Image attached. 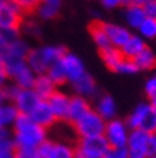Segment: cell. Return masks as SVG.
<instances>
[{"instance_id":"8fae6325","label":"cell","mask_w":156,"mask_h":158,"mask_svg":"<svg viewBox=\"0 0 156 158\" xmlns=\"http://www.w3.org/2000/svg\"><path fill=\"white\" fill-rule=\"evenodd\" d=\"M60 65H62L63 72H65L66 81L70 83H73L74 81H78L80 76H83L86 73L83 62L76 55L69 53V52H66L63 55V58L60 59Z\"/></svg>"},{"instance_id":"ee69618b","label":"cell","mask_w":156,"mask_h":158,"mask_svg":"<svg viewBox=\"0 0 156 158\" xmlns=\"http://www.w3.org/2000/svg\"><path fill=\"white\" fill-rule=\"evenodd\" d=\"M120 4H123V6H130V4H133V0H120Z\"/></svg>"},{"instance_id":"7a4b0ae2","label":"cell","mask_w":156,"mask_h":158,"mask_svg":"<svg viewBox=\"0 0 156 158\" xmlns=\"http://www.w3.org/2000/svg\"><path fill=\"white\" fill-rule=\"evenodd\" d=\"M66 53L63 46H42L29 52L26 62L36 75H42L49 71V68L59 62Z\"/></svg>"},{"instance_id":"277c9868","label":"cell","mask_w":156,"mask_h":158,"mask_svg":"<svg viewBox=\"0 0 156 158\" xmlns=\"http://www.w3.org/2000/svg\"><path fill=\"white\" fill-rule=\"evenodd\" d=\"M73 131L76 134L78 139L80 138H90V137H99L105 134L106 129V121L103 119L96 111L90 109L87 114H85L80 119L72 124Z\"/></svg>"},{"instance_id":"8992f818","label":"cell","mask_w":156,"mask_h":158,"mask_svg":"<svg viewBox=\"0 0 156 158\" xmlns=\"http://www.w3.org/2000/svg\"><path fill=\"white\" fill-rule=\"evenodd\" d=\"M103 135L109 142L110 148H126L129 132H127V125L123 121L110 119L106 122V129Z\"/></svg>"},{"instance_id":"f907efd6","label":"cell","mask_w":156,"mask_h":158,"mask_svg":"<svg viewBox=\"0 0 156 158\" xmlns=\"http://www.w3.org/2000/svg\"><path fill=\"white\" fill-rule=\"evenodd\" d=\"M155 78H156V76H155Z\"/></svg>"},{"instance_id":"484cf974","label":"cell","mask_w":156,"mask_h":158,"mask_svg":"<svg viewBox=\"0 0 156 158\" xmlns=\"http://www.w3.org/2000/svg\"><path fill=\"white\" fill-rule=\"evenodd\" d=\"M125 16H126V22L132 27H139L142 25V22L146 19L143 7L136 3L130 4V6H126V15Z\"/></svg>"},{"instance_id":"8d00e7d4","label":"cell","mask_w":156,"mask_h":158,"mask_svg":"<svg viewBox=\"0 0 156 158\" xmlns=\"http://www.w3.org/2000/svg\"><path fill=\"white\" fill-rule=\"evenodd\" d=\"M146 17L149 19H156V0H149L142 6Z\"/></svg>"},{"instance_id":"bcb514c9","label":"cell","mask_w":156,"mask_h":158,"mask_svg":"<svg viewBox=\"0 0 156 158\" xmlns=\"http://www.w3.org/2000/svg\"><path fill=\"white\" fill-rule=\"evenodd\" d=\"M148 0H133V3H136V4H140V6H143L145 3H146Z\"/></svg>"},{"instance_id":"e0dca14e","label":"cell","mask_w":156,"mask_h":158,"mask_svg":"<svg viewBox=\"0 0 156 158\" xmlns=\"http://www.w3.org/2000/svg\"><path fill=\"white\" fill-rule=\"evenodd\" d=\"M56 88H58V85H56V83H54L49 76H47V73H42V75L36 76L32 89L36 92L37 95H39L40 99L46 101L54 91H58Z\"/></svg>"},{"instance_id":"2e32d148","label":"cell","mask_w":156,"mask_h":158,"mask_svg":"<svg viewBox=\"0 0 156 158\" xmlns=\"http://www.w3.org/2000/svg\"><path fill=\"white\" fill-rule=\"evenodd\" d=\"M105 29H106L107 38L110 40L112 46H113V48H118V49H120L132 36L130 32H129L126 27H122V26H118V25H112V23H106V22H105Z\"/></svg>"},{"instance_id":"f546056e","label":"cell","mask_w":156,"mask_h":158,"mask_svg":"<svg viewBox=\"0 0 156 158\" xmlns=\"http://www.w3.org/2000/svg\"><path fill=\"white\" fill-rule=\"evenodd\" d=\"M17 39H19V30L0 29V52Z\"/></svg>"},{"instance_id":"836d02e7","label":"cell","mask_w":156,"mask_h":158,"mask_svg":"<svg viewBox=\"0 0 156 158\" xmlns=\"http://www.w3.org/2000/svg\"><path fill=\"white\" fill-rule=\"evenodd\" d=\"M16 158H40L37 148H16Z\"/></svg>"},{"instance_id":"9c48e42d","label":"cell","mask_w":156,"mask_h":158,"mask_svg":"<svg viewBox=\"0 0 156 158\" xmlns=\"http://www.w3.org/2000/svg\"><path fill=\"white\" fill-rule=\"evenodd\" d=\"M40 101L42 99L39 98V95L33 91L32 88H20L19 86L10 102L16 106L19 114L29 115L33 109L37 106V104H39Z\"/></svg>"},{"instance_id":"f1b7e54d","label":"cell","mask_w":156,"mask_h":158,"mask_svg":"<svg viewBox=\"0 0 156 158\" xmlns=\"http://www.w3.org/2000/svg\"><path fill=\"white\" fill-rule=\"evenodd\" d=\"M138 29H139V32L145 38L156 39V19H149V17H146Z\"/></svg>"},{"instance_id":"7dc6e473","label":"cell","mask_w":156,"mask_h":158,"mask_svg":"<svg viewBox=\"0 0 156 158\" xmlns=\"http://www.w3.org/2000/svg\"><path fill=\"white\" fill-rule=\"evenodd\" d=\"M9 0H0V6H3V4H6Z\"/></svg>"},{"instance_id":"603a6c76","label":"cell","mask_w":156,"mask_h":158,"mask_svg":"<svg viewBox=\"0 0 156 158\" xmlns=\"http://www.w3.org/2000/svg\"><path fill=\"white\" fill-rule=\"evenodd\" d=\"M17 117H19V111L12 102H4L3 105H0V128L9 129L10 127H13Z\"/></svg>"},{"instance_id":"4316f807","label":"cell","mask_w":156,"mask_h":158,"mask_svg":"<svg viewBox=\"0 0 156 158\" xmlns=\"http://www.w3.org/2000/svg\"><path fill=\"white\" fill-rule=\"evenodd\" d=\"M136 66L139 68V71H150L156 68V56L149 48H145L135 59Z\"/></svg>"},{"instance_id":"7bdbcfd3","label":"cell","mask_w":156,"mask_h":158,"mask_svg":"<svg viewBox=\"0 0 156 158\" xmlns=\"http://www.w3.org/2000/svg\"><path fill=\"white\" fill-rule=\"evenodd\" d=\"M4 102H7V98H6L4 89H3V88H0V105H3Z\"/></svg>"},{"instance_id":"e575fe53","label":"cell","mask_w":156,"mask_h":158,"mask_svg":"<svg viewBox=\"0 0 156 158\" xmlns=\"http://www.w3.org/2000/svg\"><path fill=\"white\" fill-rule=\"evenodd\" d=\"M103 158H129L127 148H109Z\"/></svg>"},{"instance_id":"83f0119b","label":"cell","mask_w":156,"mask_h":158,"mask_svg":"<svg viewBox=\"0 0 156 158\" xmlns=\"http://www.w3.org/2000/svg\"><path fill=\"white\" fill-rule=\"evenodd\" d=\"M46 73H47V76H49L56 85H62V83L67 82V81H66V76H65V72H63V68H62V65H60V60L56 62L54 65H52Z\"/></svg>"},{"instance_id":"4dcf8cb0","label":"cell","mask_w":156,"mask_h":158,"mask_svg":"<svg viewBox=\"0 0 156 158\" xmlns=\"http://www.w3.org/2000/svg\"><path fill=\"white\" fill-rule=\"evenodd\" d=\"M0 150H16L13 135L9 129L0 128Z\"/></svg>"},{"instance_id":"d6986e66","label":"cell","mask_w":156,"mask_h":158,"mask_svg":"<svg viewBox=\"0 0 156 158\" xmlns=\"http://www.w3.org/2000/svg\"><path fill=\"white\" fill-rule=\"evenodd\" d=\"M72 85H73L76 95L83 96V98H90V96L96 95V92H98V86H96L94 79L87 72L83 76H80L78 81H74Z\"/></svg>"},{"instance_id":"7402d4cb","label":"cell","mask_w":156,"mask_h":158,"mask_svg":"<svg viewBox=\"0 0 156 158\" xmlns=\"http://www.w3.org/2000/svg\"><path fill=\"white\" fill-rule=\"evenodd\" d=\"M60 12V0H42L36 9V13L43 20H52Z\"/></svg>"},{"instance_id":"60d3db41","label":"cell","mask_w":156,"mask_h":158,"mask_svg":"<svg viewBox=\"0 0 156 158\" xmlns=\"http://www.w3.org/2000/svg\"><path fill=\"white\" fill-rule=\"evenodd\" d=\"M0 158H16L14 150H0Z\"/></svg>"},{"instance_id":"9a60e30c","label":"cell","mask_w":156,"mask_h":158,"mask_svg":"<svg viewBox=\"0 0 156 158\" xmlns=\"http://www.w3.org/2000/svg\"><path fill=\"white\" fill-rule=\"evenodd\" d=\"M90 104L87 102L86 98L79 95H74L70 98V104H69V114H67V122L73 124L78 119L87 114L90 111Z\"/></svg>"},{"instance_id":"5b68a950","label":"cell","mask_w":156,"mask_h":158,"mask_svg":"<svg viewBox=\"0 0 156 158\" xmlns=\"http://www.w3.org/2000/svg\"><path fill=\"white\" fill-rule=\"evenodd\" d=\"M126 125L130 129H140L148 134H156V112L150 104H139L127 118Z\"/></svg>"},{"instance_id":"52a82bcc","label":"cell","mask_w":156,"mask_h":158,"mask_svg":"<svg viewBox=\"0 0 156 158\" xmlns=\"http://www.w3.org/2000/svg\"><path fill=\"white\" fill-rule=\"evenodd\" d=\"M23 22H25V13L12 0L0 6V29L20 30Z\"/></svg>"},{"instance_id":"30bf717a","label":"cell","mask_w":156,"mask_h":158,"mask_svg":"<svg viewBox=\"0 0 156 158\" xmlns=\"http://www.w3.org/2000/svg\"><path fill=\"white\" fill-rule=\"evenodd\" d=\"M148 132L140 129H132L126 145L129 158H148Z\"/></svg>"},{"instance_id":"74e56055","label":"cell","mask_w":156,"mask_h":158,"mask_svg":"<svg viewBox=\"0 0 156 158\" xmlns=\"http://www.w3.org/2000/svg\"><path fill=\"white\" fill-rule=\"evenodd\" d=\"M145 92L149 96V99L156 98V78H150L145 85Z\"/></svg>"},{"instance_id":"44dd1931","label":"cell","mask_w":156,"mask_h":158,"mask_svg":"<svg viewBox=\"0 0 156 158\" xmlns=\"http://www.w3.org/2000/svg\"><path fill=\"white\" fill-rule=\"evenodd\" d=\"M96 112L105 121H110L116 115V104L110 95H102L96 104Z\"/></svg>"},{"instance_id":"ffe728a7","label":"cell","mask_w":156,"mask_h":158,"mask_svg":"<svg viewBox=\"0 0 156 158\" xmlns=\"http://www.w3.org/2000/svg\"><path fill=\"white\" fill-rule=\"evenodd\" d=\"M29 52V46L19 38L17 40L10 43L6 49L2 50V55H3V59H26Z\"/></svg>"},{"instance_id":"b9f144b4","label":"cell","mask_w":156,"mask_h":158,"mask_svg":"<svg viewBox=\"0 0 156 158\" xmlns=\"http://www.w3.org/2000/svg\"><path fill=\"white\" fill-rule=\"evenodd\" d=\"M102 4L105 7H116V6H119L120 4V0H102Z\"/></svg>"},{"instance_id":"1f68e13d","label":"cell","mask_w":156,"mask_h":158,"mask_svg":"<svg viewBox=\"0 0 156 158\" xmlns=\"http://www.w3.org/2000/svg\"><path fill=\"white\" fill-rule=\"evenodd\" d=\"M12 2L26 15V13L36 12L37 6H39V3L42 0H12Z\"/></svg>"},{"instance_id":"d6a6232c","label":"cell","mask_w":156,"mask_h":158,"mask_svg":"<svg viewBox=\"0 0 156 158\" xmlns=\"http://www.w3.org/2000/svg\"><path fill=\"white\" fill-rule=\"evenodd\" d=\"M138 71H139V68L136 66L135 60L133 59H127V58L122 59L119 66L116 68V72H119V73H135Z\"/></svg>"},{"instance_id":"ba28073f","label":"cell","mask_w":156,"mask_h":158,"mask_svg":"<svg viewBox=\"0 0 156 158\" xmlns=\"http://www.w3.org/2000/svg\"><path fill=\"white\" fill-rule=\"evenodd\" d=\"M40 158H76L74 147L65 141H50L46 139L39 148Z\"/></svg>"},{"instance_id":"d4e9b609","label":"cell","mask_w":156,"mask_h":158,"mask_svg":"<svg viewBox=\"0 0 156 158\" xmlns=\"http://www.w3.org/2000/svg\"><path fill=\"white\" fill-rule=\"evenodd\" d=\"M100 56H102L105 65L113 72H116V68L119 66V63L122 62V59L125 58L123 55H122V52H120V49L113 48V46L100 50Z\"/></svg>"},{"instance_id":"5bb4252c","label":"cell","mask_w":156,"mask_h":158,"mask_svg":"<svg viewBox=\"0 0 156 158\" xmlns=\"http://www.w3.org/2000/svg\"><path fill=\"white\" fill-rule=\"evenodd\" d=\"M76 147L86 150L89 152H94L99 155H105L106 151L110 148L109 142L106 141L105 135H99V137H90V138H80L76 142Z\"/></svg>"},{"instance_id":"f35d334b","label":"cell","mask_w":156,"mask_h":158,"mask_svg":"<svg viewBox=\"0 0 156 158\" xmlns=\"http://www.w3.org/2000/svg\"><path fill=\"white\" fill-rule=\"evenodd\" d=\"M156 155V134H149L148 138V158Z\"/></svg>"},{"instance_id":"ac0fdd59","label":"cell","mask_w":156,"mask_h":158,"mask_svg":"<svg viewBox=\"0 0 156 158\" xmlns=\"http://www.w3.org/2000/svg\"><path fill=\"white\" fill-rule=\"evenodd\" d=\"M89 32H90V36H92V39H93V42L98 45L99 50L107 49V48L112 46L110 40L107 38L106 29H105V22L93 20L90 25H89Z\"/></svg>"},{"instance_id":"ab89813d","label":"cell","mask_w":156,"mask_h":158,"mask_svg":"<svg viewBox=\"0 0 156 158\" xmlns=\"http://www.w3.org/2000/svg\"><path fill=\"white\" fill-rule=\"evenodd\" d=\"M7 73L4 71V63H3V55L0 52V88H3L7 82Z\"/></svg>"},{"instance_id":"681fc988","label":"cell","mask_w":156,"mask_h":158,"mask_svg":"<svg viewBox=\"0 0 156 158\" xmlns=\"http://www.w3.org/2000/svg\"><path fill=\"white\" fill-rule=\"evenodd\" d=\"M148 2H149V0H148Z\"/></svg>"},{"instance_id":"3957f363","label":"cell","mask_w":156,"mask_h":158,"mask_svg":"<svg viewBox=\"0 0 156 158\" xmlns=\"http://www.w3.org/2000/svg\"><path fill=\"white\" fill-rule=\"evenodd\" d=\"M7 78L20 88H33L36 73L30 69L26 59H3Z\"/></svg>"},{"instance_id":"c3c4849f","label":"cell","mask_w":156,"mask_h":158,"mask_svg":"<svg viewBox=\"0 0 156 158\" xmlns=\"http://www.w3.org/2000/svg\"><path fill=\"white\" fill-rule=\"evenodd\" d=\"M149 158H156V155H153V157H149Z\"/></svg>"},{"instance_id":"cb8c5ba5","label":"cell","mask_w":156,"mask_h":158,"mask_svg":"<svg viewBox=\"0 0 156 158\" xmlns=\"http://www.w3.org/2000/svg\"><path fill=\"white\" fill-rule=\"evenodd\" d=\"M145 48H146V45H145V42L142 40V38L132 35L130 38H129V40L120 48V52H122V55H123L125 58L135 59Z\"/></svg>"},{"instance_id":"4fadbf2b","label":"cell","mask_w":156,"mask_h":158,"mask_svg":"<svg viewBox=\"0 0 156 158\" xmlns=\"http://www.w3.org/2000/svg\"><path fill=\"white\" fill-rule=\"evenodd\" d=\"M29 117L33 119V122H36L37 125H40V127H43V128H46V129L52 128V127L58 122L53 115V112H52V109H50L49 104H47V101H43V99H42L40 102L37 104L36 108L29 114Z\"/></svg>"},{"instance_id":"f6af8a7d","label":"cell","mask_w":156,"mask_h":158,"mask_svg":"<svg viewBox=\"0 0 156 158\" xmlns=\"http://www.w3.org/2000/svg\"><path fill=\"white\" fill-rule=\"evenodd\" d=\"M150 106L153 108V111L156 112V98H153V99H150Z\"/></svg>"},{"instance_id":"6da1fadb","label":"cell","mask_w":156,"mask_h":158,"mask_svg":"<svg viewBox=\"0 0 156 158\" xmlns=\"http://www.w3.org/2000/svg\"><path fill=\"white\" fill-rule=\"evenodd\" d=\"M12 128L16 148H39L47 139V129L33 122L32 118L25 114H19Z\"/></svg>"},{"instance_id":"d590c367","label":"cell","mask_w":156,"mask_h":158,"mask_svg":"<svg viewBox=\"0 0 156 158\" xmlns=\"http://www.w3.org/2000/svg\"><path fill=\"white\" fill-rule=\"evenodd\" d=\"M22 27L26 30V33L30 35V36H39L40 35V26L37 25V22H33V20H27V22H23Z\"/></svg>"},{"instance_id":"7c38bea8","label":"cell","mask_w":156,"mask_h":158,"mask_svg":"<svg viewBox=\"0 0 156 158\" xmlns=\"http://www.w3.org/2000/svg\"><path fill=\"white\" fill-rule=\"evenodd\" d=\"M46 101H47L56 121H67L70 96H67L66 94H63L60 91H54Z\"/></svg>"}]
</instances>
